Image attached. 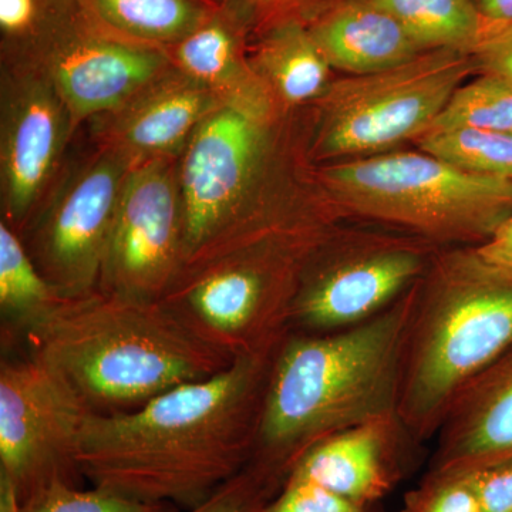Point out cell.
<instances>
[{
    "label": "cell",
    "mask_w": 512,
    "mask_h": 512,
    "mask_svg": "<svg viewBox=\"0 0 512 512\" xmlns=\"http://www.w3.org/2000/svg\"><path fill=\"white\" fill-rule=\"evenodd\" d=\"M282 339L131 412H94L80 444L83 477L147 503H204L251 461Z\"/></svg>",
    "instance_id": "obj_1"
},
{
    "label": "cell",
    "mask_w": 512,
    "mask_h": 512,
    "mask_svg": "<svg viewBox=\"0 0 512 512\" xmlns=\"http://www.w3.org/2000/svg\"><path fill=\"white\" fill-rule=\"evenodd\" d=\"M416 286L387 311L352 328L286 333L276 350L248 464L285 485L320 441L399 414L404 342Z\"/></svg>",
    "instance_id": "obj_2"
},
{
    "label": "cell",
    "mask_w": 512,
    "mask_h": 512,
    "mask_svg": "<svg viewBox=\"0 0 512 512\" xmlns=\"http://www.w3.org/2000/svg\"><path fill=\"white\" fill-rule=\"evenodd\" d=\"M96 413H123L234 362L167 303L96 291L63 299L23 333Z\"/></svg>",
    "instance_id": "obj_3"
},
{
    "label": "cell",
    "mask_w": 512,
    "mask_h": 512,
    "mask_svg": "<svg viewBox=\"0 0 512 512\" xmlns=\"http://www.w3.org/2000/svg\"><path fill=\"white\" fill-rule=\"evenodd\" d=\"M322 204L305 198L225 229L185 259L161 301L232 359L274 345L330 229Z\"/></svg>",
    "instance_id": "obj_4"
},
{
    "label": "cell",
    "mask_w": 512,
    "mask_h": 512,
    "mask_svg": "<svg viewBox=\"0 0 512 512\" xmlns=\"http://www.w3.org/2000/svg\"><path fill=\"white\" fill-rule=\"evenodd\" d=\"M512 348V276L474 247L440 249L416 296L403 350L399 417L420 444L458 394Z\"/></svg>",
    "instance_id": "obj_5"
},
{
    "label": "cell",
    "mask_w": 512,
    "mask_h": 512,
    "mask_svg": "<svg viewBox=\"0 0 512 512\" xmlns=\"http://www.w3.org/2000/svg\"><path fill=\"white\" fill-rule=\"evenodd\" d=\"M333 207L436 247H477L512 214V180L414 151L333 161L315 173Z\"/></svg>",
    "instance_id": "obj_6"
},
{
    "label": "cell",
    "mask_w": 512,
    "mask_h": 512,
    "mask_svg": "<svg viewBox=\"0 0 512 512\" xmlns=\"http://www.w3.org/2000/svg\"><path fill=\"white\" fill-rule=\"evenodd\" d=\"M474 72L473 53L431 50L384 72L333 80L311 106L308 160L375 156L423 136Z\"/></svg>",
    "instance_id": "obj_7"
},
{
    "label": "cell",
    "mask_w": 512,
    "mask_h": 512,
    "mask_svg": "<svg viewBox=\"0 0 512 512\" xmlns=\"http://www.w3.org/2000/svg\"><path fill=\"white\" fill-rule=\"evenodd\" d=\"M2 50L45 74L77 128L110 113L174 66L170 50L124 35L90 0H36L33 22Z\"/></svg>",
    "instance_id": "obj_8"
},
{
    "label": "cell",
    "mask_w": 512,
    "mask_h": 512,
    "mask_svg": "<svg viewBox=\"0 0 512 512\" xmlns=\"http://www.w3.org/2000/svg\"><path fill=\"white\" fill-rule=\"evenodd\" d=\"M291 113L265 119L222 106L192 134L178 164L184 261L225 229L295 195L276 168L278 130Z\"/></svg>",
    "instance_id": "obj_9"
},
{
    "label": "cell",
    "mask_w": 512,
    "mask_h": 512,
    "mask_svg": "<svg viewBox=\"0 0 512 512\" xmlns=\"http://www.w3.org/2000/svg\"><path fill=\"white\" fill-rule=\"evenodd\" d=\"M440 249L417 237L329 229L303 271L289 330L328 333L375 318L419 284Z\"/></svg>",
    "instance_id": "obj_10"
},
{
    "label": "cell",
    "mask_w": 512,
    "mask_h": 512,
    "mask_svg": "<svg viewBox=\"0 0 512 512\" xmlns=\"http://www.w3.org/2000/svg\"><path fill=\"white\" fill-rule=\"evenodd\" d=\"M94 410L45 360L6 357L0 365V480L19 503L46 485H82L84 427Z\"/></svg>",
    "instance_id": "obj_11"
},
{
    "label": "cell",
    "mask_w": 512,
    "mask_h": 512,
    "mask_svg": "<svg viewBox=\"0 0 512 512\" xmlns=\"http://www.w3.org/2000/svg\"><path fill=\"white\" fill-rule=\"evenodd\" d=\"M134 165L114 151L93 146L55 187L23 235L43 276L63 298L99 289L117 207Z\"/></svg>",
    "instance_id": "obj_12"
},
{
    "label": "cell",
    "mask_w": 512,
    "mask_h": 512,
    "mask_svg": "<svg viewBox=\"0 0 512 512\" xmlns=\"http://www.w3.org/2000/svg\"><path fill=\"white\" fill-rule=\"evenodd\" d=\"M77 126L45 74L2 50L0 191L2 221L23 237L55 187Z\"/></svg>",
    "instance_id": "obj_13"
},
{
    "label": "cell",
    "mask_w": 512,
    "mask_h": 512,
    "mask_svg": "<svg viewBox=\"0 0 512 512\" xmlns=\"http://www.w3.org/2000/svg\"><path fill=\"white\" fill-rule=\"evenodd\" d=\"M180 158L147 161L128 173L101 272V291L160 301L173 284L184 261Z\"/></svg>",
    "instance_id": "obj_14"
},
{
    "label": "cell",
    "mask_w": 512,
    "mask_h": 512,
    "mask_svg": "<svg viewBox=\"0 0 512 512\" xmlns=\"http://www.w3.org/2000/svg\"><path fill=\"white\" fill-rule=\"evenodd\" d=\"M220 107L208 87L174 64L116 110L90 120V138L134 167L180 158L198 126Z\"/></svg>",
    "instance_id": "obj_15"
},
{
    "label": "cell",
    "mask_w": 512,
    "mask_h": 512,
    "mask_svg": "<svg viewBox=\"0 0 512 512\" xmlns=\"http://www.w3.org/2000/svg\"><path fill=\"white\" fill-rule=\"evenodd\" d=\"M423 447L399 414H392L320 441L291 476L323 485L353 503L377 507L416 470Z\"/></svg>",
    "instance_id": "obj_16"
},
{
    "label": "cell",
    "mask_w": 512,
    "mask_h": 512,
    "mask_svg": "<svg viewBox=\"0 0 512 512\" xmlns=\"http://www.w3.org/2000/svg\"><path fill=\"white\" fill-rule=\"evenodd\" d=\"M434 443L429 473H478L512 460V348L458 394Z\"/></svg>",
    "instance_id": "obj_17"
},
{
    "label": "cell",
    "mask_w": 512,
    "mask_h": 512,
    "mask_svg": "<svg viewBox=\"0 0 512 512\" xmlns=\"http://www.w3.org/2000/svg\"><path fill=\"white\" fill-rule=\"evenodd\" d=\"M251 33L225 6L205 25L170 47L175 66L204 84L222 106L272 119L286 113L252 70L248 59Z\"/></svg>",
    "instance_id": "obj_18"
},
{
    "label": "cell",
    "mask_w": 512,
    "mask_h": 512,
    "mask_svg": "<svg viewBox=\"0 0 512 512\" xmlns=\"http://www.w3.org/2000/svg\"><path fill=\"white\" fill-rule=\"evenodd\" d=\"M308 28L330 67L349 76L384 72L426 53L399 20L370 0H330Z\"/></svg>",
    "instance_id": "obj_19"
},
{
    "label": "cell",
    "mask_w": 512,
    "mask_h": 512,
    "mask_svg": "<svg viewBox=\"0 0 512 512\" xmlns=\"http://www.w3.org/2000/svg\"><path fill=\"white\" fill-rule=\"evenodd\" d=\"M248 59L286 113L312 106L333 82V69L303 20H282L259 32L249 40Z\"/></svg>",
    "instance_id": "obj_20"
},
{
    "label": "cell",
    "mask_w": 512,
    "mask_h": 512,
    "mask_svg": "<svg viewBox=\"0 0 512 512\" xmlns=\"http://www.w3.org/2000/svg\"><path fill=\"white\" fill-rule=\"evenodd\" d=\"M124 35L170 49L225 8L224 0H90Z\"/></svg>",
    "instance_id": "obj_21"
},
{
    "label": "cell",
    "mask_w": 512,
    "mask_h": 512,
    "mask_svg": "<svg viewBox=\"0 0 512 512\" xmlns=\"http://www.w3.org/2000/svg\"><path fill=\"white\" fill-rule=\"evenodd\" d=\"M15 229L0 221V312L6 335H23L63 301Z\"/></svg>",
    "instance_id": "obj_22"
},
{
    "label": "cell",
    "mask_w": 512,
    "mask_h": 512,
    "mask_svg": "<svg viewBox=\"0 0 512 512\" xmlns=\"http://www.w3.org/2000/svg\"><path fill=\"white\" fill-rule=\"evenodd\" d=\"M402 23L426 52L461 50L473 53L485 35L474 0H370Z\"/></svg>",
    "instance_id": "obj_23"
},
{
    "label": "cell",
    "mask_w": 512,
    "mask_h": 512,
    "mask_svg": "<svg viewBox=\"0 0 512 512\" xmlns=\"http://www.w3.org/2000/svg\"><path fill=\"white\" fill-rule=\"evenodd\" d=\"M420 150L477 175L512 180V134L471 127L433 128L419 137Z\"/></svg>",
    "instance_id": "obj_24"
},
{
    "label": "cell",
    "mask_w": 512,
    "mask_h": 512,
    "mask_svg": "<svg viewBox=\"0 0 512 512\" xmlns=\"http://www.w3.org/2000/svg\"><path fill=\"white\" fill-rule=\"evenodd\" d=\"M471 127L512 134V87L488 74L461 84L433 128Z\"/></svg>",
    "instance_id": "obj_25"
},
{
    "label": "cell",
    "mask_w": 512,
    "mask_h": 512,
    "mask_svg": "<svg viewBox=\"0 0 512 512\" xmlns=\"http://www.w3.org/2000/svg\"><path fill=\"white\" fill-rule=\"evenodd\" d=\"M171 504L147 503L128 495L93 487L57 483L46 485L26 498L16 512H178Z\"/></svg>",
    "instance_id": "obj_26"
},
{
    "label": "cell",
    "mask_w": 512,
    "mask_h": 512,
    "mask_svg": "<svg viewBox=\"0 0 512 512\" xmlns=\"http://www.w3.org/2000/svg\"><path fill=\"white\" fill-rule=\"evenodd\" d=\"M397 512H481L474 473H429Z\"/></svg>",
    "instance_id": "obj_27"
},
{
    "label": "cell",
    "mask_w": 512,
    "mask_h": 512,
    "mask_svg": "<svg viewBox=\"0 0 512 512\" xmlns=\"http://www.w3.org/2000/svg\"><path fill=\"white\" fill-rule=\"evenodd\" d=\"M282 487L261 468L248 464L208 500L187 512H261Z\"/></svg>",
    "instance_id": "obj_28"
},
{
    "label": "cell",
    "mask_w": 512,
    "mask_h": 512,
    "mask_svg": "<svg viewBox=\"0 0 512 512\" xmlns=\"http://www.w3.org/2000/svg\"><path fill=\"white\" fill-rule=\"evenodd\" d=\"M261 512H384L382 508L353 503L328 488L301 477H289L282 490Z\"/></svg>",
    "instance_id": "obj_29"
},
{
    "label": "cell",
    "mask_w": 512,
    "mask_h": 512,
    "mask_svg": "<svg viewBox=\"0 0 512 512\" xmlns=\"http://www.w3.org/2000/svg\"><path fill=\"white\" fill-rule=\"evenodd\" d=\"M330 0H224L247 26L252 37L282 22L298 19L308 23Z\"/></svg>",
    "instance_id": "obj_30"
},
{
    "label": "cell",
    "mask_w": 512,
    "mask_h": 512,
    "mask_svg": "<svg viewBox=\"0 0 512 512\" xmlns=\"http://www.w3.org/2000/svg\"><path fill=\"white\" fill-rule=\"evenodd\" d=\"M476 72L497 77L512 87V23L487 29L473 50Z\"/></svg>",
    "instance_id": "obj_31"
},
{
    "label": "cell",
    "mask_w": 512,
    "mask_h": 512,
    "mask_svg": "<svg viewBox=\"0 0 512 512\" xmlns=\"http://www.w3.org/2000/svg\"><path fill=\"white\" fill-rule=\"evenodd\" d=\"M481 512H512V460L474 473Z\"/></svg>",
    "instance_id": "obj_32"
},
{
    "label": "cell",
    "mask_w": 512,
    "mask_h": 512,
    "mask_svg": "<svg viewBox=\"0 0 512 512\" xmlns=\"http://www.w3.org/2000/svg\"><path fill=\"white\" fill-rule=\"evenodd\" d=\"M474 249L487 264L512 276V214L487 241Z\"/></svg>",
    "instance_id": "obj_33"
},
{
    "label": "cell",
    "mask_w": 512,
    "mask_h": 512,
    "mask_svg": "<svg viewBox=\"0 0 512 512\" xmlns=\"http://www.w3.org/2000/svg\"><path fill=\"white\" fill-rule=\"evenodd\" d=\"M36 13V0H0V26L5 35H19L29 28Z\"/></svg>",
    "instance_id": "obj_34"
},
{
    "label": "cell",
    "mask_w": 512,
    "mask_h": 512,
    "mask_svg": "<svg viewBox=\"0 0 512 512\" xmlns=\"http://www.w3.org/2000/svg\"><path fill=\"white\" fill-rule=\"evenodd\" d=\"M487 29L512 23V0H474Z\"/></svg>",
    "instance_id": "obj_35"
}]
</instances>
